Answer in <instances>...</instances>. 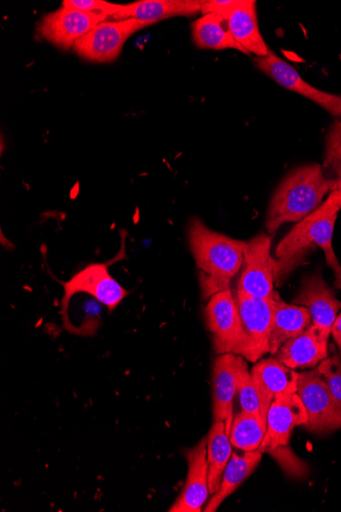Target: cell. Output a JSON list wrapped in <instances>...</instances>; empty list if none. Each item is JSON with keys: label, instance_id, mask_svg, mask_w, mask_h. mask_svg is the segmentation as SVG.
<instances>
[{"label": "cell", "instance_id": "277c9868", "mask_svg": "<svg viewBox=\"0 0 341 512\" xmlns=\"http://www.w3.org/2000/svg\"><path fill=\"white\" fill-rule=\"evenodd\" d=\"M307 422V410L298 393L275 399L268 411L267 432L259 451L278 460L281 455L280 463L290 475H306L307 465L294 455L288 445L292 432L299 426H306Z\"/></svg>", "mask_w": 341, "mask_h": 512}, {"label": "cell", "instance_id": "3957f363", "mask_svg": "<svg viewBox=\"0 0 341 512\" xmlns=\"http://www.w3.org/2000/svg\"><path fill=\"white\" fill-rule=\"evenodd\" d=\"M333 190V180L319 164L290 172L276 190L269 206L266 228L272 236L284 223H299L316 211Z\"/></svg>", "mask_w": 341, "mask_h": 512}, {"label": "cell", "instance_id": "d6986e66", "mask_svg": "<svg viewBox=\"0 0 341 512\" xmlns=\"http://www.w3.org/2000/svg\"><path fill=\"white\" fill-rule=\"evenodd\" d=\"M275 356L295 370L318 366L328 357V340L311 324L300 336L285 343Z\"/></svg>", "mask_w": 341, "mask_h": 512}, {"label": "cell", "instance_id": "30bf717a", "mask_svg": "<svg viewBox=\"0 0 341 512\" xmlns=\"http://www.w3.org/2000/svg\"><path fill=\"white\" fill-rule=\"evenodd\" d=\"M206 323L218 355H239L243 333L236 303L230 290L212 296L205 309Z\"/></svg>", "mask_w": 341, "mask_h": 512}, {"label": "cell", "instance_id": "8fae6325", "mask_svg": "<svg viewBox=\"0 0 341 512\" xmlns=\"http://www.w3.org/2000/svg\"><path fill=\"white\" fill-rule=\"evenodd\" d=\"M103 15L87 14L73 9H61L46 14L37 26L41 38L68 51L95 26L109 20Z\"/></svg>", "mask_w": 341, "mask_h": 512}, {"label": "cell", "instance_id": "ffe728a7", "mask_svg": "<svg viewBox=\"0 0 341 512\" xmlns=\"http://www.w3.org/2000/svg\"><path fill=\"white\" fill-rule=\"evenodd\" d=\"M311 323V314L306 307L276 300L270 336V354L276 355L285 343L304 333Z\"/></svg>", "mask_w": 341, "mask_h": 512}, {"label": "cell", "instance_id": "83f0119b", "mask_svg": "<svg viewBox=\"0 0 341 512\" xmlns=\"http://www.w3.org/2000/svg\"><path fill=\"white\" fill-rule=\"evenodd\" d=\"M64 8L87 14L103 15L112 19L121 10L122 5L105 2V0H64Z\"/></svg>", "mask_w": 341, "mask_h": 512}, {"label": "cell", "instance_id": "8992f818", "mask_svg": "<svg viewBox=\"0 0 341 512\" xmlns=\"http://www.w3.org/2000/svg\"><path fill=\"white\" fill-rule=\"evenodd\" d=\"M151 25L136 19L105 21L78 40L73 51L88 62L111 63L119 58L133 34Z\"/></svg>", "mask_w": 341, "mask_h": 512}, {"label": "cell", "instance_id": "4316f807", "mask_svg": "<svg viewBox=\"0 0 341 512\" xmlns=\"http://www.w3.org/2000/svg\"><path fill=\"white\" fill-rule=\"evenodd\" d=\"M317 370L326 383L331 395L341 406V358L334 353L327 357L318 366Z\"/></svg>", "mask_w": 341, "mask_h": 512}, {"label": "cell", "instance_id": "4fadbf2b", "mask_svg": "<svg viewBox=\"0 0 341 512\" xmlns=\"http://www.w3.org/2000/svg\"><path fill=\"white\" fill-rule=\"evenodd\" d=\"M249 370L243 357L227 353L217 357L213 367V415L214 421L226 424L228 434L233 423V403L240 380Z\"/></svg>", "mask_w": 341, "mask_h": 512}, {"label": "cell", "instance_id": "9a60e30c", "mask_svg": "<svg viewBox=\"0 0 341 512\" xmlns=\"http://www.w3.org/2000/svg\"><path fill=\"white\" fill-rule=\"evenodd\" d=\"M208 438L202 439L196 446L186 450L185 456L188 463L186 483L170 507V512H201L208 502L209 464H208Z\"/></svg>", "mask_w": 341, "mask_h": 512}, {"label": "cell", "instance_id": "52a82bcc", "mask_svg": "<svg viewBox=\"0 0 341 512\" xmlns=\"http://www.w3.org/2000/svg\"><path fill=\"white\" fill-rule=\"evenodd\" d=\"M298 395L307 410L306 428L316 435H328L341 429V406L331 395L316 369L300 374Z\"/></svg>", "mask_w": 341, "mask_h": 512}, {"label": "cell", "instance_id": "484cf974", "mask_svg": "<svg viewBox=\"0 0 341 512\" xmlns=\"http://www.w3.org/2000/svg\"><path fill=\"white\" fill-rule=\"evenodd\" d=\"M237 395L241 411L260 416L263 420L261 398L251 371L247 370L242 376Z\"/></svg>", "mask_w": 341, "mask_h": 512}, {"label": "cell", "instance_id": "e0dca14e", "mask_svg": "<svg viewBox=\"0 0 341 512\" xmlns=\"http://www.w3.org/2000/svg\"><path fill=\"white\" fill-rule=\"evenodd\" d=\"M225 20L232 37L248 55L258 58L269 55L270 49L260 31L255 0H238Z\"/></svg>", "mask_w": 341, "mask_h": 512}, {"label": "cell", "instance_id": "ac0fdd59", "mask_svg": "<svg viewBox=\"0 0 341 512\" xmlns=\"http://www.w3.org/2000/svg\"><path fill=\"white\" fill-rule=\"evenodd\" d=\"M204 0H140L122 5L114 20L136 19L156 24L174 17H190L202 13Z\"/></svg>", "mask_w": 341, "mask_h": 512}, {"label": "cell", "instance_id": "9c48e42d", "mask_svg": "<svg viewBox=\"0 0 341 512\" xmlns=\"http://www.w3.org/2000/svg\"><path fill=\"white\" fill-rule=\"evenodd\" d=\"M63 313L66 316L70 300L77 294H87L113 312L129 295L109 272L105 263H93L63 284Z\"/></svg>", "mask_w": 341, "mask_h": 512}, {"label": "cell", "instance_id": "cb8c5ba5", "mask_svg": "<svg viewBox=\"0 0 341 512\" xmlns=\"http://www.w3.org/2000/svg\"><path fill=\"white\" fill-rule=\"evenodd\" d=\"M267 432V424L262 417L240 411L233 418L229 433L232 447L249 452L261 447Z\"/></svg>", "mask_w": 341, "mask_h": 512}, {"label": "cell", "instance_id": "7a4b0ae2", "mask_svg": "<svg viewBox=\"0 0 341 512\" xmlns=\"http://www.w3.org/2000/svg\"><path fill=\"white\" fill-rule=\"evenodd\" d=\"M188 242L199 269L204 299L230 290V283L245 260L247 242L219 234L198 217L189 221Z\"/></svg>", "mask_w": 341, "mask_h": 512}, {"label": "cell", "instance_id": "f1b7e54d", "mask_svg": "<svg viewBox=\"0 0 341 512\" xmlns=\"http://www.w3.org/2000/svg\"><path fill=\"white\" fill-rule=\"evenodd\" d=\"M331 336L333 338L334 343L336 344L339 354L341 356V312L338 314L332 330H331Z\"/></svg>", "mask_w": 341, "mask_h": 512}, {"label": "cell", "instance_id": "603a6c76", "mask_svg": "<svg viewBox=\"0 0 341 512\" xmlns=\"http://www.w3.org/2000/svg\"><path fill=\"white\" fill-rule=\"evenodd\" d=\"M207 438L209 487L210 494L214 495L220 488L223 473L232 456V445L225 422L214 421Z\"/></svg>", "mask_w": 341, "mask_h": 512}, {"label": "cell", "instance_id": "44dd1931", "mask_svg": "<svg viewBox=\"0 0 341 512\" xmlns=\"http://www.w3.org/2000/svg\"><path fill=\"white\" fill-rule=\"evenodd\" d=\"M262 456L263 453L259 450L246 452L243 456L232 453L223 473L220 488L212 496L204 511H217L224 500L231 496L254 473L262 460Z\"/></svg>", "mask_w": 341, "mask_h": 512}, {"label": "cell", "instance_id": "2e32d148", "mask_svg": "<svg viewBox=\"0 0 341 512\" xmlns=\"http://www.w3.org/2000/svg\"><path fill=\"white\" fill-rule=\"evenodd\" d=\"M251 374L260 394L263 420L267 423L268 411L275 399L298 393L300 374L277 358L256 362Z\"/></svg>", "mask_w": 341, "mask_h": 512}, {"label": "cell", "instance_id": "7c38bea8", "mask_svg": "<svg viewBox=\"0 0 341 512\" xmlns=\"http://www.w3.org/2000/svg\"><path fill=\"white\" fill-rule=\"evenodd\" d=\"M258 69L280 86L299 93L341 120V96L331 95L306 82L298 71L276 56L271 50L264 58H254Z\"/></svg>", "mask_w": 341, "mask_h": 512}, {"label": "cell", "instance_id": "d4e9b609", "mask_svg": "<svg viewBox=\"0 0 341 512\" xmlns=\"http://www.w3.org/2000/svg\"><path fill=\"white\" fill-rule=\"evenodd\" d=\"M323 167L334 175L329 197L341 210V120L335 121L328 132Z\"/></svg>", "mask_w": 341, "mask_h": 512}, {"label": "cell", "instance_id": "5b68a950", "mask_svg": "<svg viewBox=\"0 0 341 512\" xmlns=\"http://www.w3.org/2000/svg\"><path fill=\"white\" fill-rule=\"evenodd\" d=\"M275 301L257 299L237 292L236 303L243 333L239 356L248 361L256 363L270 353Z\"/></svg>", "mask_w": 341, "mask_h": 512}, {"label": "cell", "instance_id": "5bb4252c", "mask_svg": "<svg viewBox=\"0 0 341 512\" xmlns=\"http://www.w3.org/2000/svg\"><path fill=\"white\" fill-rule=\"evenodd\" d=\"M294 304L309 310L311 324L325 339L329 340L333 324L341 309V302L336 299L335 291L324 281L320 270L304 277Z\"/></svg>", "mask_w": 341, "mask_h": 512}, {"label": "cell", "instance_id": "6da1fadb", "mask_svg": "<svg viewBox=\"0 0 341 512\" xmlns=\"http://www.w3.org/2000/svg\"><path fill=\"white\" fill-rule=\"evenodd\" d=\"M340 209L328 197L312 214L300 221L277 247L274 259V281L285 279L314 248L321 249L334 273L335 288L341 290V264L333 250L335 222Z\"/></svg>", "mask_w": 341, "mask_h": 512}, {"label": "cell", "instance_id": "ba28073f", "mask_svg": "<svg viewBox=\"0 0 341 512\" xmlns=\"http://www.w3.org/2000/svg\"><path fill=\"white\" fill-rule=\"evenodd\" d=\"M270 251L269 235L261 234L247 242L237 292L257 299H278L274 292V259Z\"/></svg>", "mask_w": 341, "mask_h": 512}, {"label": "cell", "instance_id": "7402d4cb", "mask_svg": "<svg viewBox=\"0 0 341 512\" xmlns=\"http://www.w3.org/2000/svg\"><path fill=\"white\" fill-rule=\"evenodd\" d=\"M193 42L202 50H236L248 53L232 37L226 20L217 14L203 15L191 23Z\"/></svg>", "mask_w": 341, "mask_h": 512}]
</instances>
